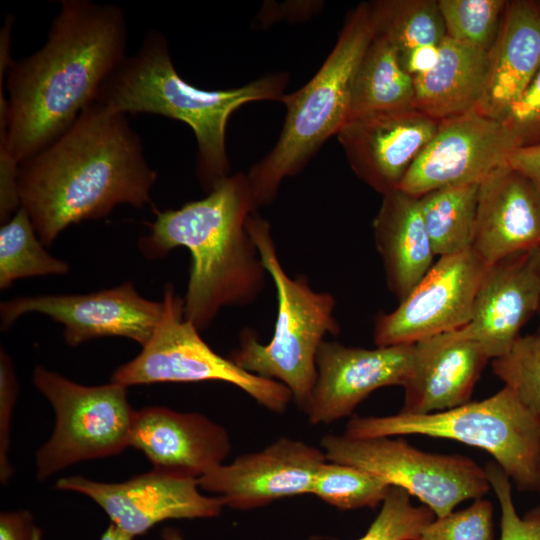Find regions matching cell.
<instances>
[{"mask_svg": "<svg viewBox=\"0 0 540 540\" xmlns=\"http://www.w3.org/2000/svg\"><path fill=\"white\" fill-rule=\"evenodd\" d=\"M439 122L411 108L349 119L337 137L353 172L386 195L399 189Z\"/></svg>", "mask_w": 540, "mask_h": 540, "instance_id": "17", "label": "cell"}, {"mask_svg": "<svg viewBox=\"0 0 540 540\" xmlns=\"http://www.w3.org/2000/svg\"><path fill=\"white\" fill-rule=\"evenodd\" d=\"M163 303L138 294L132 282L88 294L21 296L0 304L1 329L26 313L47 315L64 327L65 342L76 347L88 340L117 336L144 346L161 317Z\"/></svg>", "mask_w": 540, "mask_h": 540, "instance_id": "12", "label": "cell"}, {"mask_svg": "<svg viewBox=\"0 0 540 540\" xmlns=\"http://www.w3.org/2000/svg\"><path fill=\"white\" fill-rule=\"evenodd\" d=\"M506 165L540 184V144L513 149Z\"/></svg>", "mask_w": 540, "mask_h": 540, "instance_id": "39", "label": "cell"}, {"mask_svg": "<svg viewBox=\"0 0 540 540\" xmlns=\"http://www.w3.org/2000/svg\"><path fill=\"white\" fill-rule=\"evenodd\" d=\"M434 515L424 504L414 506L404 489L391 486L379 514L357 540H416Z\"/></svg>", "mask_w": 540, "mask_h": 540, "instance_id": "32", "label": "cell"}, {"mask_svg": "<svg viewBox=\"0 0 540 540\" xmlns=\"http://www.w3.org/2000/svg\"><path fill=\"white\" fill-rule=\"evenodd\" d=\"M69 271L64 260L50 255L22 207L0 228V289L18 280Z\"/></svg>", "mask_w": 540, "mask_h": 540, "instance_id": "28", "label": "cell"}, {"mask_svg": "<svg viewBox=\"0 0 540 540\" xmlns=\"http://www.w3.org/2000/svg\"><path fill=\"white\" fill-rule=\"evenodd\" d=\"M163 310L142 351L118 367L111 381L126 387L153 383L221 381L232 384L268 410L282 414L292 400L282 383L251 374L217 354L184 316V299L166 284Z\"/></svg>", "mask_w": 540, "mask_h": 540, "instance_id": "8", "label": "cell"}, {"mask_svg": "<svg viewBox=\"0 0 540 540\" xmlns=\"http://www.w3.org/2000/svg\"><path fill=\"white\" fill-rule=\"evenodd\" d=\"M414 97V78L401 66L396 50L373 35L352 80L347 120L411 109Z\"/></svg>", "mask_w": 540, "mask_h": 540, "instance_id": "25", "label": "cell"}, {"mask_svg": "<svg viewBox=\"0 0 540 540\" xmlns=\"http://www.w3.org/2000/svg\"><path fill=\"white\" fill-rule=\"evenodd\" d=\"M157 180L125 114L92 102L50 145L19 165L21 207L45 246L72 224L120 204H151Z\"/></svg>", "mask_w": 540, "mask_h": 540, "instance_id": "2", "label": "cell"}, {"mask_svg": "<svg viewBox=\"0 0 540 540\" xmlns=\"http://www.w3.org/2000/svg\"><path fill=\"white\" fill-rule=\"evenodd\" d=\"M370 4L374 35L386 39L398 58L425 45H440L446 29L436 0H379Z\"/></svg>", "mask_w": 540, "mask_h": 540, "instance_id": "27", "label": "cell"}, {"mask_svg": "<svg viewBox=\"0 0 540 540\" xmlns=\"http://www.w3.org/2000/svg\"><path fill=\"white\" fill-rule=\"evenodd\" d=\"M492 370L540 420V330L520 336L506 353L492 359Z\"/></svg>", "mask_w": 540, "mask_h": 540, "instance_id": "31", "label": "cell"}, {"mask_svg": "<svg viewBox=\"0 0 540 540\" xmlns=\"http://www.w3.org/2000/svg\"><path fill=\"white\" fill-rule=\"evenodd\" d=\"M33 384L56 416L51 437L36 453L37 479L130 446L136 411L128 402L126 386L112 381L84 386L42 366L35 368Z\"/></svg>", "mask_w": 540, "mask_h": 540, "instance_id": "9", "label": "cell"}, {"mask_svg": "<svg viewBox=\"0 0 540 540\" xmlns=\"http://www.w3.org/2000/svg\"><path fill=\"white\" fill-rule=\"evenodd\" d=\"M472 248L486 265L540 248V184L507 165L483 179Z\"/></svg>", "mask_w": 540, "mask_h": 540, "instance_id": "20", "label": "cell"}, {"mask_svg": "<svg viewBox=\"0 0 540 540\" xmlns=\"http://www.w3.org/2000/svg\"><path fill=\"white\" fill-rule=\"evenodd\" d=\"M479 184L445 186L419 197L435 255L449 256L472 248Z\"/></svg>", "mask_w": 540, "mask_h": 540, "instance_id": "26", "label": "cell"}, {"mask_svg": "<svg viewBox=\"0 0 540 540\" xmlns=\"http://www.w3.org/2000/svg\"><path fill=\"white\" fill-rule=\"evenodd\" d=\"M19 163L0 150V222H7L21 207L18 191Z\"/></svg>", "mask_w": 540, "mask_h": 540, "instance_id": "37", "label": "cell"}, {"mask_svg": "<svg viewBox=\"0 0 540 540\" xmlns=\"http://www.w3.org/2000/svg\"><path fill=\"white\" fill-rule=\"evenodd\" d=\"M488 52L446 36L436 65L414 77L413 108L438 121L476 109L485 86Z\"/></svg>", "mask_w": 540, "mask_h": 540, "instance_id": "24", "label": "cell"}, {"mask_svg": "<svg viewBox=\"0 0 540 540\" xmlns=\"http://www.w3.org/2000/svg\"><path fill=\"white\" fill-rule=\"evenodd\" d=\"M413 344L350 347L323 341L316 356L317 378L304 411L311 424L349 416L373 391L405 386L413 367Z\"/></svg>", "mask_w": 540, "mask_h": 540, "instance_id": "15", "label": "cell"}, {"mask_svg": "<svg viewBox=\"0 0 540 540\" xmlns=\"http://www.w3.org/2000/svg\"><path fill=\"white\" fill-rule=\"evenodd\" d=\"M352 438L423 435L459 441L488 452L517 488L537 491L540 420L507 387L481 401L422 415L354 416Z\"/></svg>", "mask_w": 540, "mask_h": 540, "instance_id": "7", "label": "cell"}, {"mask_svg": "<svg viewBox=\"0 0 540 540\" xmlns=\"http://www.w3.org/2000/svg\"><path fill=\"white\" fill-rule=\"evenodd\" d=\"M540 69V2L507 1L494 44L479 113L501 121Z\"/></svg>", "mask_w": 540, "mask_h": 540, "instance_id": "22", "label": "cell"}, {"mask_svg": "<svg viewBox=\"0 0 540 540\" xmlns=\"http://www.w3.org/2000/svg\"><path fill=\"white\" fill-rule=\"evenodd\" d=\"M130 446L146 456L153 470L196 479L223 464L231 450L221 425L198 413L166 407L135 412Z\"/></svg>", "mask_w": 540, "mask_h": 540, "instance_id": "18", "label": "cell"}, {"mask_svg": "<svg viewBox=\"0 0 540 540\" xmlns=\"http://www.w3.org/2000/svg\"><path fill=\"white\" fill-rule=\"evenodd\" d=\"M537 491L540 493V469H539V483H538Z\"/></svg>", "mask_w": 540, "mask_h": 540, "instance_id": "44", "label": "cell"}, {"mask_svg": "<svg viewBox=\"0 0 540 540\" xmlns=\"http://www.w3.org/2000/svg\"><path fill=\"white\" fill-rule=\"evenodd\" d=\"M506 0H438L446 36L489 51L497 37Z\"/></svg>", "mask_w": 540, "mask_h": 540, "instance_id": "30", "label": "cell"}, {"mask_svg": "<svg viewBox=\"0 0 540 540\" xmlns=\"http://www.w3.org/2000/svg\"><path fill=\"white\" fill-rule=\"evenodd\" d=\"M246 228L274 283L277 317L268 344H261L254 331L243 329L239 347L229 359L251 374L285 385L292 400L305 411L317 378L318 349L326 334L340 332L334 316L336 300L328 292L314 291L305 276H288L267 220L251 215Z\"/></svg>", "mask_w": 540, "mask_h": 540, "instance_id": "6", "label": "cell"}, {"mask_svg": "<svg viewBox=\"0 0 540 540\" xmlns=\"http://www.w3.org/2000/svg\"><path fill=\"white\" fill-rule=\"evenodd\" d=\"M41 530L28 511L2 512L0 540H40Z\"/></svg>", "mask_w": 540, "mask_h": 540, "instance_id": "38", "label": "cell"}, {"mask_svg": "<svg viewBox=\"0 0 540 540\" xmlns=\"http://www.w3.org/2000/svg\"><path fill=\"white\" fill-rule=\"evenodd\" d=\"M440 45L420 46L398 58L403 69L413 78L431 70L439 58Z\"/></svg>", "mask_w": 540, "mask_h": 540, "instance_id": "40", "label": "cell"}, {"mask_svg": "<svg viewBox=\"0 0 540 540\" xmlns=\"http://www.w3.org/2000/svg\"><path fill=\"white\" fill-rule=\"evenodd\" d=\"M484 470L501 510L500 540H540V507L520 517L514 506L509 476L495 461L486 463Z\"/></svg>", "mask_w": 540, "mask_h": 540, "instance_id": "34", "label": "cell"}, {"mask_svg": "<svg viewBox=\"0 0 540 540\" xmlns=\"http://www.w3.org/2000/svg\"><path fill=\"white\" fill-rule=\"evenodd\" d=\"M540 283L534 250L487 265L470 321L460 330L494 359L506 353L538 312Z\"/></svg>", "mask_w": 540, "mask_h": 540, "instance_id": "19", "label": "cell"}, {"mask_svg": "<svg viewBox=\"0 0 540 540\" xmlns=\"http://www.w3.org/2000/svg\"><path fill=\"white\" fill-rule=\"evenodd\" d=\"M416 540H494L493 506L489 500L475 499L463 510L433 519Z\"/></svg>", "mask_w": 540, "mask_h": 540, "instance_id": "33", "label": "cell"}, {"mask_svg": "<svg viewBox=\"0 0 540 540\" xmlns=\"http://www.w3.org/2000/svg\"><path fill=\"white\" fill-rule=\"evenodd\" d=\"M515 148L502 121L475 109L441 120L407 171L399 190L419 198L445 186L481 183L506 165L509 153Z\"/></svg>", "mask_w": 540, "mask_h": 540, "instance_id": "13", "label": "cell"}, {"mask_svg": "<svg viewBox=\"0 0 540 540\" xmlns=\"http://www.w3.org/2000/svg\"><path fill=\"white\" fill-rule=\"evenodd\" d=\"M163 540H185L180 532L174 528H165L161 532Z\"/></svg>", "mask_w": 540, "mask_h": 540, "instance_id": "42", "label": "cell"}, {"mask_svg": "<svg viewBox=\"0 0 540 540\" xmlns=\"http://www.w3.org/2000/svg\"><path fill=\"white\" fill-rule=\"evenodd\" d=\"M534 258H535V264H536V269H537L539 283H540V248L534 250ZM538 313L540 315V302H539ZM539 330H540V327H539Z\"/></svg>", "mask_w": 540, "mask_h": 540, "instance_id": "43", "label": "cell"}, {"mask_svg": "<svg viewBox=\"0 0 540 540\" xmlns=\"http://www.w3.org/2000/svg\"><path fill=\"white\" fill-rule=\"evenodd\" d=\"M321 446L328 461L361 468L390 486L417 497L436 517L462 501L482 498L491 490L484 467L458 455L429 453L397 437L352 438L326 435Z\"/></svg>", "mask_w": 540, "mask_h": 540, "instance_id": "10", "label": "cell"}, {"mask_svg": "<svg viewBox=\"0 0 540 540\" xmlns=\"http://www.w3.org/2000/svg\"><path fill=\"white\" fill-rule=\"evenodd\" d=\"M126 50L120 7L63 0L43 47L12 61L5 74L8 120L0 150L21 164L54 142L95 101Z\"/></svg>", "mask_w": 540, "mask_h": 540, "instance_id": "1", "label": "cell"}, {"mask_svg": "<svg viewBox=\"0 0 540 540\" xmlns=\"http://www.w3.org/2000/svg\"><path fill=\"white\" fill-rule=\"evenodd\" d=\"M288 79L279 72L234 89H199L177 73L165 37L151 30L104 80L95 102L117 113L157 114L190 126L197 142L196 176L209 193L230 175L225 134L231 114L249 102L280 101Z\"/></svg>", "mask_w": 540, "mask_h": 540, "instance_id": "4", "label": "cell"}, {"mask_svg": "<svg viewBox=\"0 0 540 540\" xmlns=\"http://www.w3.org/2000/svg\"><path fill=\"white\" fill-rule=\"evenodd\" d=\"M101 540H134V537L125 533L114 524H110L109 527L101 536Z\"/></svg>", "mask_w": 540, "mask_h": 540, "instance_id": "41", "label": "cell"}, {"mask_svg": "<svg viewBox=\"0 0 540 540\" xmlns=\"http://www.w3.org/2000/svg\"><path fill=\"white\" fill-rule=\"evenodd\" d=\"M55 487L88 496L106 512L112 524L133 537L169 519L216 517L225 506L221 497L201 494L196 478L155 470L122 483L64 477Z\"/></svg>", "mask_w": 540, "mask_h": 540, "instance_id": "14", "label": "cell"}, {"mask_svg": "<svg viewBox=\"0 0 540 540\" xmlns=\"http://www.w3.org/2000/svg\"><path fill=\"white\" fill-rule=\"evenodd\" d=\"M486 267L473 248L439 257L393 311L377 315L376 346L411 345L467 325Z\"/></svg>", "mask_w": 540, "mask_h": 540, "instance_id": "11", "label": "cell"}, {"mask_svg": "<svg viewBox=\"0 0 540 540\" xmlns=\"http://www.w3.org/2000/svg\"><path fill=\"white\" fill-rule=\"evenodd\" d=\"M374 35L369 3L345 19L338 40L317 73L302 88L284 94L286 116L271 151L246 174L255 209L270 204L282 181L299 173L346 122L355 71Z\"/></svg>", "mask_w": 540, "mask_h": 540, "instance_id": "5", "label": "cell"}, {"mask_svg": "<svg viewBox=\"0 0 540 540\" xmlns=\"http://www.w3.org/2000/svg\"><path fill=\"white\" fill-rule=\"evenodd\" d=\"M247 175L230 174L207 195L178 209L155 211L149 234L138 240L150 260L177 247L191 254L184 316L198 330L207 328L226 306L255 301L266 269L246 223L255 211Z\"/></svg>", "mask_w": 540, "mask_h": 540, "instance_id": "3", "label": "cell"}, {"mask_svg": "<svg viewBox=\"0 0 540 540\" xmlns=\"http://www.w3.org/2000/svg\"><path fill=\"white\" fill-rule=\"evenodd\" d=\"M391 486L361 468L326 460L318 468L310 493L342 510L375 508Z\"/></svg>", "mask_w": 540, "mask_h": 540, "instance_id": "29", "label": "cell"}, {"mask_svg": "<svg viewBox=\"0 0 540 540\" xmlns=\"http://www.w3.org/2000/svg\"><path fill=\"white\" fill-rule=\"evenodd\" d=\"M18 394V383L13 363L8 354L0 350V480L6 484L13 468L8 460L12 412Z\"/></svg>", "mask_w": 540, "mask_h": 540, "instance_id": "36", "label": "cell"}, {"mask_svg": "<svg viewBox=\"0 0 540 540\" xmlns=\"http://www.w3.org/2000/svg\"><path fill=\"white\" fill-rule=\"evenodd\" d=\"M413 367L403 387L401 413L422 415L444 411L470 401L486 363L485 347L460 329L413 344Z\"/></svg>", "mask_w": 540, "mask_h": 540, "instance_id": "21", "label": "cell"}, {"mask_svg": "<svg viewBox=\"0 0 540 540\" xmlns=\"http://www.w3.org/2000/svg\"><path fill=\"white\" fill-rule=\"evenodd\" d=\"M501 121L516 148L540 144V69Z\"/></svg>", "mask_w": 540, "mask_h": 540, "instance_id": "35", "label": "cell"}, {"mask_svg": "<svg viewBox=\"0 0 540 540\" xmlns=\"http://www.w3.org/2000/svg\"><path fill=\"white\" fill-rule=\"evenodd\" d=\"M373 235L387 285L400 302L429 271L436 256L419 198L399 189L383 195Z\"/></svg>", "mask_w": 540, "mask_h": 540, "instance_id": "23", "label": "cell"}, {"mask_svg": "<svg viewBox=\"0 0 540 540\" xmlns=\"http://www.w3.org/2000/svg\"><path fill=\"white\" fill-rule=\"evenodd\" d=\"M326 460L316 447L281 438L259 452L221 464L197 480L199 487L221 497L225 506L248 510L309 494L314 476Z\"/></svg>", "mask_w": 540, "mask_h": 540, "instance_id": "16", "label": "cell"}]
</instances>
